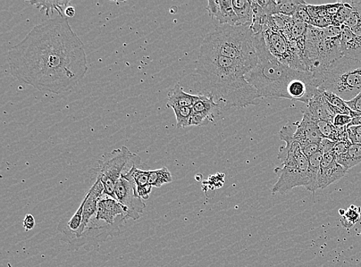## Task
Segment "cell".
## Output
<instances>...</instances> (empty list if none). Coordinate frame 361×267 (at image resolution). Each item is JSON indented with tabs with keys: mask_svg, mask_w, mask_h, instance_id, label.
Returning <instances> with one entry per match:
<instances>
[{
	"mask_svg": "<svg viewBox=\"0 0 361 267\" xmlns=\"http://www.w3.org/2000/svg\"><path fill=\"white\" fill-rule=\"evenodd\" d=\"M12 76L42 93L62 95L86 76L87 54L65 15L41 22L6 54Z\"/></svg>",
	"mask_w": 361,
	"mask_h": 267,
	"instance_id": "cell-1",
	"label": "cell"
},
{
	"mask_svg": "<svg viewBox=\"0 0 361 267\" xmlns=\"http://www.w3.org/2000/svg\"><path fill=\"white\" fill-rule=\"evenodd\" d=\"M245 66L202 44L195 63V88L199 95L212 97L222 111L262 103L257 91L246 80Z\"/></svg>",
	"mask_w": 361,
	"mask_h": 267,
	"instance_id": "cell-2",
	"label": "cell"
},
{
	"mask_svg": "<svg viewBox=\"0 0 361 267\" xmlns=\"http://www.w3.org/2000/svg\"><path fill=\"white\" fill-rule=\"evenodd\" d=\"M258 62L245 74V79L262 98L289 99L288 91L297 80L305 79L312 73L293 70L271 54L266 44L263 32L255 35Z\"/></svg>",
	"mask_w": 361,
	"mask_h": 267,
	"instance_id": "cell-3",
	"label": "cell"
},
{
	"mask_svg": "<svg viewBox=\"0 0 361 267\" xmlns=\"http://www.w3.org/2000/svg\"><path fill=\"white\" fill-rule=\"evenodd\" d=\"M202 45L250 71L258 62L255 33L250 26L221 25L209 32Z\"/></svg>",
	"mask_w": 361,
	"mask_h": 267,
	"instance_id": "cell-4",
	"label": "cell"
},
{
	"mask_svg": "<svg viewBox=\"0 0 361 267\" xmlns=\"http://www.w3.org/2000/svg\"><path fill=\"white\" fill-rule=\"evenodd\" d=\"M341 27L324 29L309 25L305 37L304 61L308 72L317 78L329 66L342 56Z\"/></svg>",
	"mask_w": 361,
	"mask_h": 267,
	"instance_id": "cell-5",
	"label": "cell"
},
{
	"mask_svg": "<svg viewBox=\"0 0 361 267\" xmlns=\"http://www.w3.org/2000/svg\"><path fill=\"white\" fill-rule=\"evenodd\" d=\"M318 89L349 101L361 91V57L341 56L315 79Z\"/></svg>",
	"mask_w": 361,
	"mask_h": 267,
	"instance_id": "cell-6",
	"label": "cell"
},
{
	"mask_svg": "<svg viewBox=\"0 0 361 267\" xmlns=\"http://www.w3.org/2000/svg\"><path fill=\"white\" fill-rule=\"evenodd\" d=\"M279 160L282 162L281 168L274 171L279 180L272 189L273 194L284 195L296 187L308 186V158L301 151L300 145L285 149L281 147Z\"/></svg>",
	"mask_w": 361,
	"mask_h": 267,
	"instance_id": "cell-7",
	"label": "cell"
},
{
	"mask_svg": "<svg viewBox=\"0 0 361 267\" xmlns=\"http://www.w3.org/2000/svg\"><path fill=\"white\" fill-rule=\"evenodd\" d=\"M137 155L130 152L127 147L115 149L103 155L98 161L97 178L102 182L106 196L116 199V182L132 168Z\"/></svg>",
	"mask_w": 361,
	"mask_h": 267,
	"instance_id": "cell-8",
	"label": "cell"
},
{
	"mask_svg": "<svg viewBox=\"0 0 361 267\" xmlns=\"http://www.w3.org/2000/svg\"><path fill=\"white\" fill-rule=\"evenodd\" d=\"M263 33L269 51L276 59L293 70L308 72L303 54L299 49L293 48L283 32L274 27L273 16L269 18L264 27Z\"/></svg>",
	"mask_w": 361,
	"mask_h": 267,
	"instance_id": "cell-9",
	"label": "cell"
},
{
	"mask_svg": "<svg viewBox=\"0 0 361 267\" xmlns=\"http://www.w3.org/2000/svg\"><path fill=\"white\" fill-rule=\"evenodd\" d=\"M115 197L127 211L128 220L137 221L144 213L146 204L142 201L132 183L127 179L121 178L116 182Z\"/></svg>",
	"mask_w": 361,
	"mask_h": 267,
	"instance_id": "cell-10",
	"label": "cell"
},
{
	"mask_svg": "<svg viewBox=\"0 0 361 267\" xmlns=\"http://www.w3.org/2000/svg\"><path fill=\"white\" fill-rule=\"evenodd\" d=\"M94 218L113 226H123L128 220L126 209L114 198L104 195L99 199Z\"/></svg>",
	"mask_w": 361,
	"mask_h": 267,
	"instance_id": "cell-11",
	"label": "cell"
},
{
	"mask_svg": "<svg viewBox=\"0 0 361 267\" xmlns=\"http://www.w3.org/2000/svg\"><path fill=\"white\" fill-rule=\"evenodd\" d=\"M348 170L338 162L332 152L324 154L318 173L317 190H324L345 176Z\"/></svg>",
	"mask_w": 361,
	"mask_h": 267,
	"instance_id": "cell-12",
	"label": "cell"
},
{
	"mask_svg": "<svg viewBox=\"0 0 361 267\" xmlns=\"http://www.w3.org/2000/svg\"><path fill=\"white\" fill-rule=\"evenodd\" d=\"M201 96V95H200ZM191 126L203 127L214 123L220 115L221 108L214 101L212 97L201 96L197 102L192 106Z\"/></svg>",
	"mask_w": 361,
	"mask_h": 267,
	"instance_id": "cell-13",
	"label": "cell"
},
{
	"mask_svg": "<svg viewBox=\"0 0 361 267\" xmlns=\"http://www.w3.org/2000/svg\"><path fill=\"white\" fill-rule=\"evenodd\" d=\"M144 166V163H141L140 157L137 155L130 170L124 173L122 177L132 183L141 199L147 200L153 187L149 185V170L147 169V166Z\"/></svg>",
	"mask_w": 361,
	"mask_h": 267,
	"instance_id": "cell-14",
	"label": "cell"
},
{
	"mask_svg": "<svg viewBox=\"0 0 361 267\" xmlns=\"http://www.w3.org/2000/svg\"><path fill=\"white\" fill-rule=\"evenodd\" d=\"M303 113V118L298 123L297 130L293 135L295 139L300 146L307 144H320L323 137L319 130L318 120L306 111Z\"/></svg>",
	"mask_w": 361,
	"mask_h": 267,
	"instance_id": "cell-15",
	"label": "cell"
},
{
	"mask_svg": "<svg viewBox=\"0 0 361 267\" xmlns=\"http://www.w3.org/2000/svg\"><path fill=\"white\" fill-rule=\"evenodd\" d=\"M206 10L212 19L216 18L221 25L239 26L231 0H209Z\"/></svg>",
	"mask_w": 361,
	"mask_h": 267,
	"instance_id": "cell-16",
	"label": "cell"
},
{
	"mask_svg": "<svg viewBox=\"0 0 361 267\" xmlns=\"http://www.w3.org/2000/svg\"><path fill=\"white\" fill-rule=\"evenodd\" d=\"M304 111H307L312 114L317 120H325L332 123L336 113L333 106L324 97L322 92L319 89L318 93L314 97L310 100L306 109Z\"/></svg>",
	"mask_w": 361,
	"mask_h": 267,
	"instance_id": "cell-17",
	"label": "cell"
},
{
	"mask_svg": "<svg viewBox=\"0 0 361 267\" xmlns=\"http://www.w3.org/2000/svg\"><path fill=\"white\" fill-rule=\"evenodd\" d=\"M341 30L342 56L352 58L361 57V37L355 36L348 27L342 26Z\"/></svg>",
	"mask_w": 361,
	"mask_h": 267,
	"instance_id": "cell-18",
	"label": "cell"
},
{
	"mask_svg": "<svg viewBox=\"0 0 361 267\" xmlns=\"http://www.w3.org/2000/svg\"><path fill=\"white\" fill-rule=\"evenodd\" d=\"M200 95H192L184 92L180 85H176L168 94L166 106L169 108L190 107L200 99Z\"/></svg>",
	"mask_w": 361,
	"mask_h": 267,
	"instance_id": "cell-19",
	"label": "cell"
},
{
	"mask_svg": "<svg viewBox=\"0 0 361 267\" xmlns=\"http://www.w3.org/2000/svg\"><path fill=\"white\" fill-rule=\"evenodd\" d=\"M231 3L234 13L238 16L239 26L250 27L254 18L252 1H249V0H232Z\"/></svg>",
	"mask_w": 361,
	"mask_h": 267,
	"instance_id": "cell-20",
	"label": "cell"
},
{
	"mask_svg": "<svg viewBox=\"0 0 361 267\" xmlns=\"http://www.w3.org/2000/svg\"><path fill=\"white\" fill-rule=\"evenodd\" d=\"M324 154L322 150L319 149L316 154L308 158V186L306 189L312 193L317 191L318 173L320 170Z\"/></svg>",
	"mask_w": 361,
	"mask_h": 267,
	"instance_id": "cell-21",
	"label": "cell"
},
{
	"mask_svg": "<svg viewBox=\"0 0 361 267\" xmlns=\"http://www.w3.org/2000/svg\"><path fill=\"white\" fill-rule=\"evenodd\" d=\"M70 0L62 1H30L29 4L35 6L41 13H44L47 16H51L56 11L58 15H64L65 10L68 7Z\"/></svg>",
	"mask_w": 361,
	"mask_h": 267,
	"instance_id": "cell-22",
	"label": "cell"
},
{
	"mask_svg": "<svg viewBox=\"0 0 361 267\" xmlns=\"http://www.w3.org/2000/svg\"><path fill=\"white\" fill-rule=\"evenodd\" d=\"M338 159V162L348 171L361 163V145L351 144L345 154Z\"/></svg>",
	"mask_w": 361,
	"mask_h": 267,
	"instance_id": "cell-23",
	"label": "cell"
},
{
	"mask_svg": "<svg viewBox=\"0 0 361 267\" xmlns=\"http://www.w3.org/2000/svg\"><path fill=\"white\" fill-rule=\"evenodd\" d=\"M321 91L327 101H329L333 106L336 113L348 115L351 116L353 119L360 118L357 113L350 109V107L347 105L346 102L341 97L331 93V92Z\"/></svg>",
	"mask_w": 361,
	"mask_h": 267,
	"instance_id": "cell-24",
	"label": "cell"
},
{
	"mask_svg": "<svg viewBox=\"0 0 361 267\" xmlns=\"http://www.w3.org/2000/svg\"><path fill=\"white\" fill-rule=\"evenodd\" d=\"M173 181L171 173L166 168L149 170V182L152 187L159 188Z\"/></svg>",
	"mask_w": 361,
	"mask_h": 267,
	"instance_id": "cell-25",
	"label": "cell"
},
{
	"mask_svg": "<svg viewBox=\"0 0 361 267\" xmlns=\"http://www.w3.org/2000/svg\"><path fill=\"white\" fill-rule=\"evenodd\" d=\"M173 111L176 116V128L183 129L191 127L192 116V113H194L192 106L173 108Z\"/></svg>",
	"mask_w": 361,
	"mask_h": 267,
	"instance_id": "cell-26",
	"label": "cell"
},
{
	"mask_svg": "<svg viewBox=\"0 0 361 267\" xmlns=\"http://www.w3.org/2000/svg\"><path fill=\"white\" fill-rule=\"evenodd\" d=\"M278 3L279 14L293 18L299 9L301 5L306 4L300 0H279Z\"/></svg>",
	"mask_w": 361,
	"mask_h": 267,
	"instance_id": "cell-27",
	"label": "cell"
},
{
	"mask_svg": "<svg viewBox=\"0 0 361 267\" xmlns=\"http://www.w3.org/2000/svg\"><path fill=\"white\" fill-rule=\"evenodd\" d=\"M317 125L319 130L323 138L329 139L338 143V133L332 123L318 120Z\"/></svg>",
	"mask_w": 361,
	"mask_h": 267,
	"instance_id": "cell-28",
	"label": "cell"
},
{
	"mask_svg": "<svg viewBox=\"0 0 361 267\" xmlns=\"http://www.w3.org/2000/svg\"><path fill=\"white\" fill-rule=\"evenodd\" d=\"M352 11V6L349 3H343L340 8L339 11L336 14L332 20V26L341 27L348 19L349 15Z\"/></svg>",
	"mask_w": 361,
	"mask_h": 267,
	"instance_id": "cell-29",
	"label": "cell"
},
{
	"mask_svg": "<svg viewBox=\"0 0 361 267\" xmlns=\"http://www.w3.org/2000/svg\"><path fill=\"white\" fill-rule=\"evenodd\" d=\"M257 3L262 7L268 18H272L275 15H279L278 3L272 0H259Z\"/></svg>",
	"mask_w": 361,
	"mask_h": 267,
	"instance_id": "cell-30",
	"label": "cell"
},
{
	"mask_svg": "<svg viewBox=\"0 0 361 267\" xmlns=\"http://www.w3.org/2000/svg\"><path fill=\"white\" fill-rule=\"evenodd\" d=\"M351 144L350 140L338 142V143H336L331 152L338 158L345 154Z\"/></svg>",
	"mask_w": 361,
	"mask_h": 267,
	"instance_id": "cell-31",
	"label": "cell"
},
{
	"mask_svg": "<svg viewBox=\"0 0 361 267\" xmlns=\"http://www.w3.org/2000/svg\"><path fill=\"white\" fill-rule=\"evenodd\" d=\"M353 118L351 116L345 114H337L335 116L333 124L335 128L348 127L352 122Z\"/></svg>",
	"mask_w": 361,
	"mask_h": 267,
	"instance_id": "cell-32",
	"label": "cell"
},
{
	"mask_svg": "<svg viewBox=\"0 0 361 267\" xmlns=\"http://www.w3.org/2000/svg\"><path fill=\"white\" fill-rule=\"evenodd\" d=\"M350 109L357 113L361 118V91L360 93L354 99L345 101Z\"/></svg>",
	"mask_w": 361,
	"mask_h": 267,
	"instance_id": "cell-33",
	"label": "cell"
},
{
	"mask_svg": "<svg viewBox=\"0 0 361 267\" xmlns=\"http://www.w3.org/2000/svg\"><path fill=\"white\" fill-rule=\"evenodd\" d=\"M301 151L307 158L312 156L320 149V144H307L300 146Z\"/></svg>",
	"mask_w": 361,
	"mask_h": 267,
	"instance_id": "cell-34",
	"label": "cell"
},
{
	"mask_svg": "<svg viewBox=\"0 0 361 267\" xmlns=\"http://www.w3.org/2000/svg\"><path fill=\"white\" fill-rule=\"evenodd\" d=\"M355 209H355H348V211L346 212V214L343 216V218H345L352 225H354L360 218V213H357Z\"/></svg>",
	"mask_w": 361,
	"mask_h": 267,
	"instance_id": "cell-35",
	"label": "cell"
},
{
	"mask_svg": "<svg viewBox=\"0 0 361 267\" xmlns=\"http://www.w3.org/2000/svg\"><path fill=\"white\" fill-rule=\"evenodd\" d=\"M336 144V142L329 139L323 138L320 143V149L322 150L324 154L331 152L334 147Z\"/></svg>",
	"mask_w": 361,
	"mask_h": 267,
	"instance_id": "cell-36",
	"label": "cell"
},
{
	"mask_svg": "<svg viewBox=\"0 0 361 267\" xmlns=\"http://www.w3.org/2000/svg\"><path fill=\"white\" fill-rule=\"evenodd\" d=\"M35 225L36 221L32 214H27L26 216H25L23 223V226L25 228V230H26V231L32 230L33 228H35Z\"/></svg>",
	"mask_w": 361,
	"mask_h": 267,
	"instance_id": "cell-37",
	"label": "cell"
},
{
	"mask_svg": "<svg viewBox=\"0 0 361 267\" xmlns=\"http://www.w3.org/2000/svg\"><path fill=\"white\" fill-rule=\"evenodd\" d=\"M348 137H349V140L350 141V143L352 144H360L361 145V135H356V133H353V132H348Z\"/></svg>",
	"mask_w": 361,
	"mask_h": 267,
	"instance_id": "cell-38",
	"label": "cell"
},
{
	"mask_svg": "<svg viewBox=\"0 0 361 267\" xmlns=\"http://www.w3.org/2000/svg\"><path fill=\"white\" fill-rule=\"evenodd\" d=\"M348 131L356 133V135H361V125H356V126L348 127Z\"/></svg>",
	"mask_w": 361,
	"mask_h": 267,
	"instance_id": "cell-39",
	"label": "cell"
},
{
	"mask_svg": "<svg viewBox=\"0 0 361 267\" xmlns=\"http://www.w3.org/2000/svg\"><path fill=\"white\" fill-rule=\"evenodd\" d=\"M64 14L66 16H68V18H73V16L75 15L74 7H73V6L67 7L66 9L65 10Z\"/></svg>",
	"mask_w": 361,
	"mask_h": 267,
	"instance_id": "cell-40",
	"label": "cell"
},
{
	"mask_svg": "<svg viewBox=\"0 0 361 267\" xmlns=\"http://www.w3.org/2000/svg\"><path fill=\"white\" fill-rule=\"evenodd\" d=\"M356 125H361V118L353 119L352 122L350 123V124L348 125V127L356 126Z\"/></svg>",
	"mask_w": 361,
	"mask_h": 267,
	"instance_id": "cell-41",
	"label": "cell"
},
{
	"mask_svg": "<svg viewBox=\"0 0 361 267\" xmlns=\"http://www.w3.org/2000/svg\"><path fill=\"white\" fill-rule=\"evenodd\" d=\"M339 213L343 216L346 214V212L343 211L342 209H341V210L339 211Z\"/></svg>",
	"mask_w": 361,
	"mask_h": 267,
	"instance_id": "cell-42",
	"label": "cell"
}]
</instances>
